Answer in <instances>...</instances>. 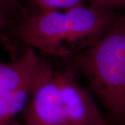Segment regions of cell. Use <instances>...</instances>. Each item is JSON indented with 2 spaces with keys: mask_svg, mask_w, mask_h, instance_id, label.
<instances>
[{
  "mask_svg": "<svg viewBox=\"0 0 125 125\" xmlns=\"http://www.w3.org/2000/svg\"><path fill=\"white\" fill-rule=\"evenodd\" d=\"M116 17L113 11L85 5L64 11L40 10L4 31L27 48L64 60L93 45Z\"/></svg>",
  "mask_w": 125,
  "mask_h": 125,
  "instance_id": "obj_1",
  "label": "cell"
},
{
  "mask_svg": "<svg viewBox=\"0 0 125 125\" xmlns=\"http://www.w3.org/2000/svg\"><path fill=\"white\" fill-rule=\"evenodd\" d=\"M64 61L84 75L113 125H125V15L117 16L93 45Z\"/></svg>",
  "mask_w": 125,
  "mask_h": 125,
  "instance_id": "obj_2",
  "label": "cell"
},
{
  "mask_svg": "<svg viewBox=\"0 0 125 125\" xmlns=\"http://www.w3.org/2000/svg\"><path fill=\"white\" fill-rule=\"evenodd\" d=\"M53 70L29 48L11 61H0V125H21L18 115L37 85Z\"/></svg>",
  "mask_w": 125,
  "mask_h": 125,
  "instance_id": "obj_3",
  "label": "cell"
},
{
  "mask_svg": "<svg viewBox=\"0 0 125 125\" xmlns=\"http://www.w3.org/2000/svg\"><path fill=\"white\" fill-rule=\"evenodd\" d=\"M70 108L58 71L53 70L31 94L22 113L21 125H74Z\"/></svg>",
  "mask_w": 125,
  "mask_h": 125,
  "instance_id": "obj_4",
  "label": "cell"
},
{
  "mask_svg": "<svg viewBox=\"0 0 125 125\" xmlns=\"http://www.w3.org/2000/svg\"><path fill=\"white\" fill-rule=\"evenodd\" d=\"M42 10H67L84 5L83 0H33Z\"/></svg>",
  "mask_w": 125,
  "mask_h": 125,
  "instance_id": "obj_5",
  "label": "cell"
},
{
  "mask_svg": "<svg viewBox=\"0 0 125 125\" xmlns=\"http://www.w3.org/2000/svg\"><path fill=\"white\" fill-rule=\"evenodd\" d=\"M90 6L105 11L125 9V0H90Z\"/></svg>",
  "mask_w": 125,
  "mask_h": 125,
  "instance_id": "obj_6",
  "label": "cell"
},
{
  "mask_svg": "<svg viewBox=\"0 0 125 125\" xmlns=\"http://www.w3.org/2000/svg\"><path fill=\"white\" fill-rule=\"evenodd\" d=\"M10 25V23L4 6L0 4V31H4Z\"/></svg>",
  "mask_w": 125,
  "mask_h": 125,
  "instance_id": "obj_7",
  "label": "cell"
},
{
  "mask_svg": "<svg viewBox=\"0 0 125 125\" xmlns=\"http://www.w3.org/2000/svg\"><path fill=\"white\" fill-rule=\"evenodd\" d=\"M13 1V0H0V4H1L4 7H6V6H8L10 3H12Z\"/></svg>",
  "mask_w": 125,
  "mask_h": 125,
  "instance_id": "obj_8",
  "label": "cell"
},
{
  "mask_svg": "<svg viewBox=\"0 0 125 125\" xmlns=\"http://www.w3.org/2000/svg\"><path fill=\"white\" fill-rule=\"evenodd\" d=\"M98 125H112V124L106 118H104Z\"/></svg>",
  "mask_w": 125,
  "mask_h": 125,
  "instance_id": "obj_9",
  "label": "cell"
}]
</instances>
